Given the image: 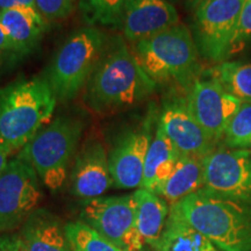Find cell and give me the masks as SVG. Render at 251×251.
I'll return each instance as SVG.
<instances>
[{"label":"cell","mask_w":251,"mask_h":251,"mask_svg":"<svg viewBox=\"0 0 251 251\" xmlns=\"http://www.w3.org/2000/svg\"><path fill=\"white\" fill-rule=\"evenodd\" d=\"M250 148H251V147H250ZM250 152H251V150H250Z\"/></svg>","instance_id":"obj_34"},{"label":"cell","mask_w":251,"mask_h":251,"mask_svg":"<svg viewBox=\"0 0 251 251\" xmlns=\"http://www.w3.org/2000/svg\"><path fill=\"white\" fill-rule=\"evenodd\" d=\"M1 61H2V56L0 55V63H1Z\"/></svg>","instance_id":"obj_32"},{"label":"cell","mask_w":251,"mask_h":251,"mask_svg":"<svg viewBox=\"0 0 251 251\" xmlns=\"http://www.w3.org/2000/svg\"><path fill=\"white\" fill-rule=\"evenodd\" d=\"M35 6L47 21H58L72 14L75 0H35Z\"/></svg>","instance_id":"obj_26"},{"label":"cell","mask_w":251,"mask_h":251,"mask_svg":"<svg viewBox=\"0 0 251 251\" xmlns=\"http://www.w3.org/2000/svg\"><path fill=\"white\" fill-rule=\"evenodd\" d=\"M56 99L45 78L19 79L0 87V149L19 152L54 114Z\"/></svg>","instance_id":"obj_3"},{"label":"cell","mask_w":251,"mask_h":251,"mask_svg":"<svg viewBox=\"0 0 251 251\" xmlns=\"http://www.w3.org/2000/svg\"><path fill=\"white\" fill-rule=\"evenodd\" d=\"M157 84L144 72L121 35L108 39L98 67L85 87L84 101L98 114L139 105L155 92Z\"/></svg>","instance_id":"obj_1"},{"label":"cell","mask_w":251,"mask_h":251,"mask_svg":"<svg viewBox=\"0 0 251 251\" xmlns=\"http://www.w3.org/2000/svg\"><path fill=\"white\" fill-rule=\"evenodd\" d=\"M152 114L147 117L140 128L126 130L118 137L108 155L113 186L131 190L141 186L144 163L152 141Z\"/></svg>","instance_id":"obj_11"},{"label":"cell","mask_w":251,"mask_h":251,"mask_svg":"<svg viewBox=\"0 0 251 251\" xmlns=\"http://www.w3.org/2000/svg\"><path fill=\"white\" fill-rule=\"evenodd\" d=\"M180 156L157 122L156 133L150 143L144 163L143 178L140 188L155 193L157 188L170 177Z\"/></svg>","instance_id":"obj_18"},{"label":"cell","mask_w":251,"mask_h":251,"mask_svg":"<svg viewBox=\"0 0 251 251\" xmlns=\"http://www.w3.org/2000/svg\"><path fill=\"white\" fill-rule=\"evenodd\" d=\"M0 55L2 56V58L8 57V58H14L17 59L21 57L20 52L12 40L7 36V34L2 30V28L0 27Z\"/></svg>","instance_id":"obj_28"},{"label":"cell","mask_w":251,"mask_h":251,"mask_svg":"<svg viewBox=\"0 0 251 251\" xmlns=\"http://www.w3.org/2000/svg\"><path fill=\"white\" fill-rule=\"evenodd\" d=\"M80 216L81 221L124 251H141L144 247L136 228L134 193L87 199L81 206Z\"/></svg>","instance_id":"obj_8"},{"label":"cell","mask_w":251,"mask_h":251,"mask_svg":"<svg viewBox=\"0 0 251 251\" xmlns=\"http://www.w3.org/2000/svg\"><path fill=\"white\" fill-rule=\"evenodd\" d=\"M127 0H79L78 6L87 26L121 28Z\"/></svg>","instance_id":"obj_23"},{"label":"cell","mask_w":251,"mask_h":251,"mask_svg":"<svg viewBox=\"0 0 251 251\" xmlns=\"http://www.w3.org/2000/svg\"><path fill=\"white\" fill-rule=\"evenodd\" d=\"M188 109L216 143L225 137L229 121L242 101L222 89L214 79H198L186 97Z\"/></svg>","instance_id":"obj_12"},{"label":"cell","mask_w":251,"mask_h":251,"mask_svg":"<svg viewBox=\"0 0 251 251\" xmlns=\"http://www.w3.org/2000/svg\"><path fill=\"white\" fill-rule=\"evenodd\" d=\"M25 7L36 8L35 0H0V11Z\"/></svg>","instance_id":"obj_29"},{"label":"cell","mask_w":251,"mask_h":251,"mask_svg":"<svg viewBox=\"0 0 251 251\" xmlns=\"http://www.w3.org/2000/svg\"><path fill=\"white\" fill-rule=\"evenodd\" d=\"M206 75L235 98L251 102V63L222 62L207 70Z\"/></svg>","instance_id":"obj_22"},{"label":"cell","mask_w":251,"mask_h":251,"mask_svg":"<svg viewBox=\"0 0 251 251\" xmlns=\"http://www.w3.org/2000/svg\"><path fill=\"white\" fill-rule=\"evenodd\" d=\"M65 231L74 251H124L81 220L65 225Z\"/></svg>","instance_id":"obj_24"},{"label":"cell","mask_w":251,"mask_h":251,"mask_svg":"<svg viewBox=\"0 0 251 251\" xmlns=\"http://www.w3.org/2000/svg\"><path fill=\"white\" fill-rule=\"evenodd\" d=\"M243 0H202L193 9L192 35L199 54L212 62L230 56Z\"/></svg>","instance_id":"obj_7"},{"label":"cell","mask_w":251,"mask_h":251,"mask_svg":"<svg viewBox=\"0 0 251 251\" xmlns=\"http://www.w3.org/2000/svg\"><path fill=\"white\" fill-rule=\"evenodd\" d=\"M130 49L156 84L175 83L190 91L199 79V51L187 26L178 24L148 39L131 43Z\"/></svg>","instance_id":"obj_4"},{"label":"cell","mask_w":251,"mask_h":251,"mask_svg":"<svg viewBox=\"0 0 251 251\" xmlns=\"http://www.w3.org/2000/svg\"><path fill=\"white\" fill-rule=\"evenodd\" d=\"M202 159L196 157L180 156L170 177L156 190L168 205H175L197 191L203 188Z\"/></svg>","instance_id":"obj_20"},{"label":"cell","mask_w":251,"mask_h":251,"mask_svg":"<svg viewBox=\"0 0 251 251\" xmlns=\"http://www.w3.org/2000/svg\"><path fill=\"white\" fill-rule=\"evenodd\" d=\"M84 127L85 124L79 118L58 117L42 128L17 157L35 170L47 188L58 191L67 181Z\"/></svg>","instance_id":"obj_5"},{"label":"cell","mask_w":251,"mask_h":251,"mask_svg":"<svg viewBox=\"0 0 251 251\" xmlns=\"http://www.w3.org/2000/svg\"><path fill=\"white\" fill-rule=\"evenodd\" d=\"M170 214L220 251H251V205L201 188L170 206Z\"/></svg>","instance_id":"obj_2"},{"label":"cell","mask_w":251,"mask_h":251,"mask_svg":"<svg viewBox=\"0 0 251 251\" xmlns=\"http://www.w3.org/2000/svg\"><path fill=\"white\" fill-rule=\"evenodd\" d=\"M155 251H220L211 241L169 213L168 221Z\"/></svg>","instance_id":"obj_21"},{"label":"cell","mask_w":251,"mask_h":251,"mask_svg":"<svg viewBox=\"0 0 251 251\" xmlns=\"http://www.w3.org/2000/svg\"><path fill=\"white\" fill-rule=\"evenodd\" d=\"M33 168L18 157L11 158L0 176V234L17 230L37 209L42 192Z\"/></svg>","instance_id":"obj_9"},{"label":"cell","mask_w":251,"mask_h":251,"mask_svg":"<svg viewBox=\"0 0 251 251\" xmlns=\"http://www.w3.org/2000/svg\"><path fill=\"white\" fill-rule=\"evenodd\" d=\"M224 139L230 148L246 149L251 147V102H242L229 121Z\"/></svg>","instance_id":"obj_25"},{"label":"cell","mask_w":251,"mask_h":251,"mask_svg":"<svg viewBox=\"0 0 251 251\" xmlns=\"http://www.w3.org/2000/svg\"><path fill=\"white\" fill-rule=\"evenodd\" d=\"M203 188L235 201L251 205V152L216 148L202 159Z\"/></svg>","instance_id":"obj_10"},{"label":"cell","mask_w":251,"mask_h":251,"mask_svg":"<svg viewBox=\"0 0 251 251\" xmlns=\"http://www.w3.org/2000/svg\"><path fill=\"white\" fill-rule=\"evenodd\" d=\"M0 27L24 57L39 45L48 28V21L36 8L2 9L0 11Z\"/></svg>","instance_id":"obj_17"},{"label":"cell","mask_w":251,"mask_h":251,"mask_svg":"<svg viewBox=\"0 0 251 251\" xmlns=\"http://www.w3.org/2000/svg\"><path fill=\"white\" fill-rule=\"evenodd\" d=\"M158 125L181 156L203 159L216 149L218 143L194 119L186 98H171L165 101Z\"/></svg>","instance_id":"obj_13"},{"label":"cell","mask_w":251,"mask_h":251,"mask_svg":"<svg viewBox=\"0 0 251 251\" xmlns=\"http://www.w3.org/2000/svg\"><path fill=\"white\" fill-rule=\"evenodd\" d=\"M178 24L179 15L169 0H127L121 30L126 41L135 43Z\"/></svg>","instance_id":"obj_16"},{"label":"cell","mask_w":251,"mask_h":251,"mask_svg":"<svg viewBox=\"0 0 251 251\" xmlns=\"http://www.w3.org/2000/svg\"><path fill=\"white\" fill-rule=\"evenodd\" d=\"M107 42V35L98 27L85 26L71 33L57 50L43 77L56 99L70 101L85 89Z\"/></svg>","instance_id":"obj_6"},{"label":"cell","mask_w":251,"mask_h":251,"mask_svg":"<svg viewBox=\"0 0 251 251\" xmlns=\"http://www.w3.org/2000/svg\"><path fill=\"white\" fill-rule=\"evenodd\" d=\"M169 1H176V0H169Z\"/></svg>","instance_id":"obj_33"},{"label":"cell","mask_w":251,"mask_h":251,"mask_svg":"<svg viewBox=\"0 0 251 251\" xmlns=\"http://www.w3.org/2000/svg\"><path fill=\"white\" fill-rule=\"evenodd\" d=\"M8 157H9V155L7 152L4 151L2 149H0V176H1L2 171L5 170L6 165H7V163L9 161Z\"/></svg>","instance_id":"obj_30"},{"label":"cell","mask_w":251,"mask_h":251,"mask_svg":"<svg viewBox=\"0 0 251 251\" xmlns=\"http://www.w3.org/2000/svg\"><path fill=\"white\" fill-rule=\"evenodd\" d=\"M71 192L87 200L102 197L113 186L107 151L98 139H89L75 157L70 175Z\"/></svg>","instance_id":"obj_15"},{"label":"cell","mask_w":251,"mask_h":251,"mask_svg":"<svg viewBox=\"0 0 251 251\" xmlns=\"http://www.w3.org/2000/svg\"><path fill=\"white\" fill-rule=\"evenodd\" d=\"M136 200V228L144 246L153 248L161 238L168 221L170 207L161 197L139 188L134 192Z\"/></svg>","instance_id":"obj_19"},{"label":"cell","mask_w":251,"mask_h":251,"mask_svg":"<svg viewBox=\"0 0 251 251\" xmlns=\"http://www.w3.org/2000/svg\"><path fill=\"white\" fill-rule=\"evenodd\" d=\"M201 1H202V0H186V4H187L188 8L194 9Z\"/></svg>","instance_id":"obj_31"},{"label":"cell","mask_w":251,"mask_h":251,"mask_svg":"<svg viewBox=\"0 0 251 251\" xmlns=\"http://www.w3.org/2000/svg\"><path fill=\"white\" fill-rule=\"evenodd\" d=\"M251 42V0H243L242 11H241L240 19L234 39L231 41L230 55L238 51Z\"/></svg>","instance_id":"obj_27"},{"label":"cell","mask_w":251,"mask_h":251,"mask_svg":"<svg viewBox=\"0 0 251 251\" xmlns=\"http://www.w3.org/2000/svg\"><path fill=\"white\" fill-rule=\"evenodd\" d=\"M0 251H74L65 225L48 209L37 208L14 234L0 236Z\"/></svg>","instance_id":"obj_14"}]
</instances>
